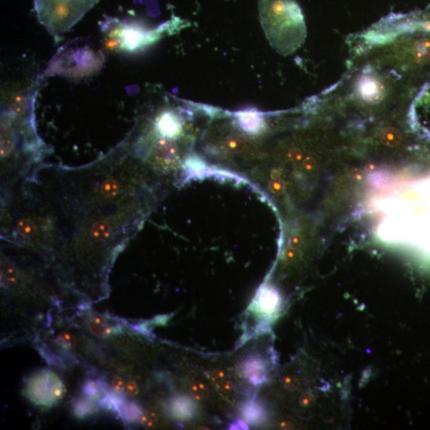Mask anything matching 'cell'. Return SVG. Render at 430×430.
<instances>
[{
    "label": "cell",
    "mask_w": 430,
    "mask_h": 430,
    "mask_svg": "<svg viewBox=\"0 0 430 430\" xmlns=\"http://www.w3.org/2000/svg\"><path fill=\"white\" fill-rule=\"evenodd\" d=\"M284 387L288 391H296L301 385V382L297 377L294 376H288L284 377L283 380Z\"/></svg>",
    "instance_id": "cell-25"
},
{
    "label": "cell",
    "mask_w": 430,
    "mask_h": 430,
    "mask_svg": "<svg viewBox=\"0 0 430 430\" xmlns=\"http://www.w3.org/2000/svg\"><path fill=\"white\" fill-rule=\"evenodd\" d=\"M225 151L229 153H238L243 151L247 147V142L238 134H233L225 139L223 144Z\"/></svg>",
    "instance_id": "cell-20"
},
{
    "label": "cell",
    "mask_w": 430,
    "mask_h": 430,
    "mask_svg": "<svg viewBox=\"0 0 430 430\" xmlns=\"http://www.w3.org/2000/svg\"><path fill=\"white\" fill-rule=\"evenodd\" d=\"M27 391L31 401L43 407H52L67 392L61 380L48 371L40 372L31 378Z\"/></svg>",
    "instance_id": "cell-6"
},
{
    "label": "cell",
    "mask_w": 430,
    "mask_h": 430,
    "mask_svg": "<svg viewBox=\"0 0 430 430\" xmlns=\"http://www.w3.org/2000/svg\"><path fill=\"white\" fill-rule=\"evenodd\" d=\"M413 183L379 200L378 233L384 241L430 251V179Z\"/></svg>",
    "instance_id": "cell-1"
},
{
    "label": "cell",
    "mask_w": 430,
    "mask_h": 430,
    "mask_svg": "<svg viewBox=\"0 0 430 430\" xmlns=\"http://www.w3.org/2000/svg\"><path fill=\"white\" fill-rule=\"evenodd\" d=\"M126 383L120 377H114L111 382V387L114 392L123 394L126 392Z\"/></svg>",
    "instance_id": "cell-27"
},
{
    "label": "cell",
    "mask_w": 430,
    "mask_h": 430,
    "mask_svg": "<svg viewBox=\"0 0 430 430\" xmlns=\"http://www.w3.org/2000/svg\"><path fill=\"white\" fill-rule=\"evenodd\" d=\"M255 309L267 317H272L280 311L282 305V297L278 289L267 286L260 290L254 302Z\"/></svg>",
    "instance_id": "cell-9"
},
{
    "label": "cell",
    "mask_w": 430,
    "mask_h": 430,
    "mask_svg": "<svg viewBox=\"0 0 430 430\" xmlns=\"http://www.w3.org/2000/svg\"><path fill=\"white\" fill-rule=\"evenodd\" d=\"M358 92L368 103H378L382 101L385 89L381 82L372 76H363L357 84Z\"/></svg>",
    "instance_id": "cell-10"
},
{
    "label": "cell",
    "mask_w": 430,
    "mask_h": 430,
    "mask_svg": "<svg viewBox=\"0 0 430 430\" xmlns=\"http://www.w3.org/2000/svg\"><path fill=\"white\" fill-rule=\"evenodd\" d=\"M412 60L418 65L430 62V38L420 39L415 43L412 49Z\"/></svg>",
    "instance_id": "cell-16"
},
{
    "label": "cell",
    "mask_w": 430,
    "mask_h": 430,
    "mask_svg": "<svg viewBox=\"0 0 430 430\" xmlns=\"http://www.w3.org/2000/svg\"><path fill=\"white\" fill-rule=\"evenodd\" d=\"M102 54L87 47H63L52 60L47 73L71 78L87 76L102 67Z\"/></svg>",
    "instance_id": "cell-5"
},
{
    "label": "cell",
    "mask_w": 430,
    "mask_h": 430,
    "mask_svg": "<svg viewBox=\"0 0 430 430\" xmlns=\"http://www.w3.org/2000/svg\"><path fill=\"white\" fill-rule=\"evenodd\" d=\"M82 392L84 396L94 402L99 401L103 394L106 395L99 379H88L83 384Z\"/></svg>",
    "instance_id": "cell-18"
},
{
    "label": "cell",
    "mask_w": 430,
    "mask_h": 430,
    "mask_svg": "<svg viewBox=\"0 0 430 430\" xmlns=\"http://www.w3.org/2000/svg\"><path fill=\"white\" fill-rule=\"evenodd\" d=\"M139 421H141L144 427H155L158 423V416L156 413H154L152 411L144 412Z\"/></svg>",
    "instance_id": "cell-24"
},
{
    "label": "cell",
    "mask_w": 430,
    "mask_h": 430,
    "mask_svg": "<svg viewBox=\"0 0 430 430\" xmlns=\"http://www.w3.org/2000/svg\"><path fill=\"white\" fill-rule=\"evenodd\" d=\"M168 411L172 418L177 421H188L196 417L198 407L192 398L179 394L170 398Z\"/></svg>",
    "instance_id": "cell-8"
},
{
    "label": "cell",
    "mask_w": 430,
    "mask_h": 430,
    "mask_svg": "<svg viewBox=\"0 0 430 430\" xmlns=\"http://www.w3.org/2000/svg\"><path fill=\"white\" fill-rule=\"evenodd\" d=\"M144 413V409L138 403L126 401L118 414L124 422L133 423L141 420Z\"/></svg>",
    "instance_id": "cell-15"
},
{
    "label": "cell",
    "mask_w": 430,
    "mask_h": 430,
    "mask_svg": "<svg viewBox=\"0 0 430 430\" xmlns=\"http://www.w3.org/2000/svg\"><path fill=\"white\" fill-rule=\"evenodd\" d=\"M98 406L89 398L80 399L73 404V414L80 419L87 418L98 412Z\"/></svg>",
    "instance_id": "cell-17"
},
{
    "label": "cell",
    "mask_w": 430,
    "mask_h": 430,
    "mask_svg": "<svg viewBox=\"0 0 430 430\" xmlns=\"http://www.w3.org/2000/svg\"><path fill=\"white\" fill-rule=\"evenodd\" d=\"M270 189L272 190L275 194H282L284 191V182L282 180H273L270 184Z\"/></svg>",
    "instance_id": "cell-31"
},
{
    "label": "cell",
    "mask_w": 430,
    "mask_h": 430,
    "mask_svg": "<svg viewBox=\"0 0 430 430\" xmlns=\"http://www.w3.org/2000/svg\"><path fill=\"white\" fill-rule=\"evenodd\" d=\"M126 392L130 396H137L139 392L137 383L134 381H128L126 385Z\"/></svg>",
    "instance_id": "cell-30"
},
{
    "label": "cell",
    "mask_w": 430,
    "mask_h": 430,
    "mask_svg": "<svg viewBox=\"0 0 430 430\" xmlns=\"http://www.w3.org/2000/svg\"><path fill=\"white\" fill-rule=\"evenodd\" d=\"M245 421L251 425H259L267 421V412L266 407L258 401L257 399L252 398L242 405L240 409Z\"/></svg>",
    "instance_id": "cell-13"
},
{
    "label": "cell",
    "mask_w": 430,
    "mask_h": 430,
    "mask_svg": "<svg viewBox=\"0 0 430 430\" xmlns=\"http://www.w3.org/2000/svg\"><path fill=\"white\" fill-rule=\"evenodd\" d=\"M214 385L217 389L224 393L231 392L234 387L233 382L227 378L221 380V381H219Z\"/></svg>",
    "instance_id": "cell-28"
},
{
    "label": "cell",
    "mask_w": 430,
    "mask_h": 430,
    "mask_svg": "<svg viewBox=\"0 0 430 430\" xmlns=\"http://www.w3.org/2000/svg\"><path fill=\"white\" fill-rule=\"evenodd\" d=\"M88 328L94 336L99 338H108L122 332L121 328L118 326L111 328L109 326L104 319L98 317L90 319L88 323Z\"/></svg>",
    "instance_id": "cell-14"
},
{
    "label": "cell",
    "mask_w": 430,
    "mask_h": 430,
    "mask_svg": "<svg viewBox=\"0 0 430 430\" xmlns=\"http://www.w3.org/2000/svg\"><path fill=\"white\" fill-rule=\"evenodd\" d=\"M259 19L270 44L278 52L293 53L304 43L306 26L296 0H260Z\"/></svg>",
    "instance_id": "cell-2"
},
{
    "label": "cell",
    "mask_w": 430,
    "mask_h": 430,
    "mask_svg": "<svg viewBox=\"0 0 430 430\" xmlns=\"http://www.w3.org/2000/svg\"><path fill=\"white\" fill-rule=\"evenodd\" d=\"M124 402L126 400L120 396L117 393L113 392L100 399L98 405L100 407L107 409L109 411L118 414Z\"/></svg>",
    "instance_id": "cell-19"
},
{
    "label": "cell",
    "mask_w": 430,
    "mask_h": 430,
    "mask_svg": "<svg viewBox=\"0 0 430 430\" xmlns=\"http://www.w3.org/2000/svg\"><path fill=\"white\" fill-rule=\"evenodd\" d=\"M248 423L245 420L237 419L236 421L229 425L228 429H249Z\"/></svg>",
    "instance_id": "cell-32"
},
{
    "label": "cell",
    "mask_w": 430,
    "mask_h": 430,
    "mask_svg": "<svg viewBox=\"0 0 430 430\" xmlns=\"http://www.w3.org/2000/svg\"><path fill=\"white\" fill-rule=\"evenodd\" d=\"M100 0H34L40 23L48 33L58 36L69 31Z\"/></svg>",
    "instance_id": "cell-3"
},
{
    "label": "cell",
    "mask_w": 430,
    "mask_h": 430,
    "mask_svg": "<svg viewBox=\"0 0 430 430\" xmlns=\"http://www.w3.org/2000/svg\"><path fill=\"white\" fill-rule=\"evenodd\" d=\"M316 403V398L315 395L310 392H305L301 395L299 398V403L304 407H311Z\"/></svg>",
    "instance_id": "cell-26"
},
{
    "label": "cell",
    "mask_w": 430,
    "mask_h": 430,
    "mask_svg": "<svg viewBox=\"0 0 430 430\" xmlns=\"http://www.w3.org/2000/svg\"><path fill=\"white\" fill-rule=\"evenodd\" d=\"M157 133L163 138L173 139L181 132L182 126L176 114L164 112L157 120Z\"/></svg>",
    "instance_id": "cell-11"
},
{
    "label": "cell",
    "mask_w": 430,
    "mask_h": 430,
    "mask_svg": "<svg viewBox=\"0 0 430 430\" xmlns=\"http://www.w3.org/2000/svg\"><path fill=\"white\" fill-rule=\"evenodd\" d=\"M295 256H296V253L293 251V249H288L286 251V255H284V262H291L294 259Z\"/></svg>",
    "instance_id": "cell-33"
},
{
    "label": "cell",
    "mask_w": 430,
    "mask_h": 430,
    "mask_svg": "<svg viewBox=\"0 0 430 430\" xmlns=\"http://www.w3.org/2000/svg\"><path fill=\"white\" fill-rule=\"evenodd\" d=\"M107 49L117 52H136L162 36L159 30L147 31L139 25L111 20L104 30Z\"/></svg>",
    "instance_id": "cell-4"
},
{
    "label": "cell",
    "mask_w": 430,
    "mask_h": 430,
    "mask_svg": "<svg viewBox=\"0 0 430 430\" xmlns=\"http://www.w3.org/2000/svg\"><path fill=\"white\" fill-rule=\"evenodd\" d=\"M189 392L193 398L199 401L206 399L210 394L207 385L200 381H194L190 384Z\"/></svg>",
    "instance_id": "cell-21"
},
{
    "label": "cell",
    "mask_w": 430,
    "mask_h": 430,
    "mask_svg": "<svg viewBox=\"0 0 430 430\" xmlns=\"http://www.w3.org/2000/svg\"><path fill=\"white\" fill-rule=\"evenodd\" d=\"M381 141L388 145H394L400 142V135L395 130L388 128L383 133Z\"/></svg>",
    "instance_id": "cell-23"
},
{
    "label": "cell",
    "mask_w": 430,
    "mask_h": 430,
    "mask_svg": "<svg viewBox=\"0 0 430 430\" xmlns=\"http://www.w3.org/2000/svg\"><path fill=\"white\" fill-rule=\"evenodd\" d=\"M240 128L248 133H258L264 126L262 114L255 109H246L235 114Z\"/></svg>",
    "instance_id": "cell-12"
},
{
    "label": "cell",
    "mask_w": 430,
    "mask_h": 430,
    "mask_svg": "<svg viewBox=\"0 0 430 430\" xmlns=\"http://www.w3.org/2000/svg\"><path fill=\"white\" fill-rule=\"evenodd\" d=\"M207 378L211 380L212 383L215 384L227 378V374L223 370H214V371L208 374Z\"/></svg>",
    "instance_id": "cell-29"
},
{
    "label": "cell",
    "mask_w": 430,
    "mask_h": 430,
    "mask_svg": "<svg viewBox=\"0 0 430 430\" xmlns=\"http://www.w3.org/2000/svg\"><path fill=\"white\" fill-rule=\"evenodd\" d=\"M55 343H56L59 346H61L63 348L69 349L75 346L77 344V339L75 338L73 335L68 332H64L60 335V336L55 339Z\"/></svg>",
    "instance_id": "cell-22"
},
{
    "label": "cell",
    "mask_w": 430,
    "mask_h": 430,
    "mask_svg": "<svg viewBox=\"0 0 430 430\" xmlns=\"http://www.w3.org/2000/svg\"><path fill=\"white\" fill-rule=\"evenodd\" d=\"M240 374L254 387L267 381L268 364L266 359L259 354H251L240 364Z\"/></svg>",
    "instance_id": "cell-7"
}]
</instances>
